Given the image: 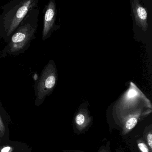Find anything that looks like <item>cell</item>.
Here are the masks:
<instances>
[{
    "instance_id": "1",
    "label": "cell",
    "mask_w": 152,
    "mask_h": 152,
    "mask_svg": "<svg viewBox=\"0 0 152 152\" xmlns=\"http://www.w3.org/2000/svg\"><path fill=\"white\" fill-rule=\"evenodd\" d=\"M36 30L35 24H22L12 34L6 46L2 50L1 58L18 56L24 53L28 50L31 42L35 38Z\"/></svg>"
},
{
    "instance_id": "2",
    "label": "cell",
    "mask_w": 152,
    "mask_h": 152,
    "mask_svg": "<svg viewBox=\"0 0 152 152\" xmlns=\"http://www.w3.org/2000/svg\"><path fill=\"white\" fill-rule=\"evenodd\" d=\"M57 69L54 61H49L43 69L39 78L35 82V105L39 107L44 102L46 96L51 94L57 81Z\"/></svg>"
},
{
    "instance_id": "3",
    "label": "cell",
    "mask_w": 152,
    "mask_h": 152,
    "mask_svg": "<svg viewBox=\"0 0 152 152\" xmlns=\"http://www.w3.org/2000/svg\"><path fill=\"white\" fill-rule=\"evenodd\" d=\"M34 3V0H24L6 15L2 25L0 27V37L5 42H9Z\"/></svg>"
},
{
    "instance_id": "4",
    "label": "cell",
    "mask_w": 152,
    "mask_h": 152,
    "mask_svg": "<svg viewBox=\"0 0 152 152\" xmlns=\"http://www.w3.org/2000/svg\"><path fill=\"white\" fill-rule=\"evenodd\" d=\"M56 17V7L54 0H50L47 5L44 20L42 40L45 41L51 37L54 30Z\"/></svg>"
},
{
    "instance_id": "5",
    "label": "cell",
    "mask_w": 152,
    "mask_h": 152,
    "mask_svg": "<svg viewBox=\"0 0 152 152\" xmlns=\"http://www.w3.org/2000/svg\"><path fill=\"white\" fill-rule=\"evenodd\" d=\"M130 1L136 23L145 32L148 27V15L146 9L140 3V0H130Z\"/></svg>"
},
{
    "instance_id": "6",
    "label": "cell",
    "mask_w": 152,
    "mask_h": 152,
    "mask_svg": "<svg viewBox=\"0 0 152 152\" xmlns=\"http://www.w3.org/2000/svg\"><path fill=\"white\" fill-rule=\"evenodd\" d=\"M6 112L2 104L0 101V132L2 136L4 135L5 131V121Z\"/></svg>"
},
{
    "instance_id": "7",
    "label": "cell",
    "mask_w": 152,
    "mask_h": 152,
    "mask_svg": "<svg viewBox=\"0 0 152 152\" xmlns=\"http://www.w3.org/2000/svg\"><path fill=\"white\" fill-rule=\"evenodd\" d=\"M137 118L132 117L128 120L126 123V127L128 130H131L134 128L137 123Z\"/></svg>"
},
{
    "instance_id": "8",
    "label": "cell",
    "mask_w": 152,
    "mask_h": 152,
    "mask_svg": "<svg viewBox=\"0 0 152 152\" xmlns=\"http://www.w3.org/2000/svg\"><path fill=\"white\" fill-rule=\"evenodd\" d=\"M75 121H76L77 125L79 126H82L84 124L85 122V117L82 113H79L76 116Z\"/></svg>"
},
{
    "instance_id": "9",
    "label": "cell",
    "mask_w": 152,
    "mask_h": 152,
    "mask_svg": "<svg viewBox=\"0 0 152 152\" xmlns=\"http://www.w3.org/2000/svg\"><path fill=\"white\" fill-rule=\"evenodd\" d=\"M138 147L142 152H149V149L147 145L144 143H139L138 145Z\"/></svg>"
},
{
    "instance_id": "10",
    "label": "cell",
    "mask_w": 152,
    "mask_h": 152,
    "mask_svg": "<svg viewBox=\"0 0 152 152\" xmlns=\"http://www.w3.org/2000/svg\"><path fill=\"white\" fill-rule=\"evenodd\" d=\"M147 142L151 149H152V134L150 133L147 135Z\"/></svg>"
},
{
    "instance_id": "11",
    "label": "cell",
    "mask_w": 152,
    "mask_h": 152,
    "mask_svg": "<svg viewBox=\"0 0 152 152\" xmlns=\"http://www.w3.org/2000/svg\"><path fill=\"white\" fill-rule=\"evenodd\" d=\"M12 150V149L10 147L6 146V147L2 148L1 150V152H11Z\"/></svg>"
},
{
    "instance_id": "12",
    "label": "cell",
    "mask_w": 152,
    "mask_h": 152,
    "mask_svg": "<svg viewBox=\"0 0 152 152\" xmlns=\"http://www.w3.org/2000/svg\"><path fill=\"white\" fill-rule=\"evenodd\" d=\"M0 136H2L1 134V132H0Z\"/></svg>"
}]
</instances>
